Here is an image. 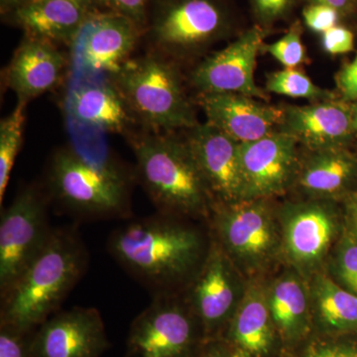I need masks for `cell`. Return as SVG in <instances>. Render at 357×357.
<instances>
[{
	"label": "cell",
	"mask_w": 357,
	"mask_h": 357,
	"mask_svg": "<svg viewBox=\"0 0 357 357\" xmlns=\"http://www.w3.org/2000/svg\"><path fill=\"white\" fill-rule=\"evenodd\" d=\"M107 250L153 296L173 295L178 283L196 278L208 255L196 230L160 213L114 229Z\"/></svg>",
	"instance_id": "obj_1"
},
{
	"label": "cell",
	"mask_w": 357,
	"mask_h": 357,
	"mask_svg": "<svg viewBox=\"0 0 357 357\" xmlns=\"http://www.w3.org/2000/svg\"><path fill=\"white\" fill-rule=\"evenodd\" d=\"M88 265V250L76 227L52 229L43 249L1 297L0 326L29 335L58 312Z\"/></svg>",
	"instance_id": "obj_2"
},
{
	"label": "cell",
	"mask_w": 357,
	"mask_h": 357,
	"mask_svg": "<svg viewBox=\"0 0 357 357\" xmlns=\"http://www.w3.org/2000/svg\"><path fill=\"white\" fill-rule=\"evenodd\" d=\"M130 142L136 176L160 213L199 215L211 208L215 198L185 139L150 131Z\"/></svg>",
	"instance_id": "obj_3"
},
{
	"label": "cell",
	"mask_w": 357,
	"mask_h": 357,
	"mask_svg": "<svg viewBox=\"0 0 357 357\" xmlns=\"http://www.w3.org/2000/svg\"><path fill=\"white\" fill-rule=\"evenodd\" d=\"M136 122L155 132L189 130L199 123L180 73L158 53L129 59L109 77Z\"/></svg>",
	"instance_id": "obj_4"
},
{
	"label": "cell",
	"mask_w": 357,
	"mask_h": 357,
	"mask_svg": "<svg viewBox=\"0 0 357 357\" xmlns=\"http://www.w3.org/2000/svg\"><path fill=\"white\" fill-rule=\"evenodd\" d=\"M238 26L229 0H154L145 31L155 53L185 60L229 38Z\"/></svg>",
	"instance_id": "obj_5"
},
{
	"label": "cell",
	"mask_w": 357,
	"mask_h": 357,
	"mask_svg": "<svg viewBox=\"0 0 357 357\" xmlns=\"http://www.w3.org/2000/svg\"><path fill=\"white\" fill-rule=\"evenodd\" d=\"M131 181L126 169L91 165L72 147L55 152L49 167L54 198L70 213L89 220L130 217Z\"/></svg>",
	"instance_id": "obj_6"
},
{
	"label": "cell",
	"mask_w": 357,
	"mask_h": 357,
	"mask_svg": "<svg viewBox=\"0 0 357 357\" xmlns=\"http://www.w3.org/2000/svg\"><path fill=\"white\" fill-rule=\"evenodd\" d=\"M47 201L36 189L18 192L0 218V298L11 288L43 249L52 232Z\"/></svg>",
	"instance_id": "obj_7"
},
{
	"label": "cell",
	"mask_w": 357,
	"mask_h": 357,
	"mask_svg": "<svg viewBox=\"0 0 357 357\" xmlns=\"http://www.w3.org/2000/svg\"><path fill=\"white\" fill-rule=\"evenodd\" d=\"M142 32L121 14L89 13L70 46L72 77L114 76L131 59Z\"/></svg>",
	"instance_id": "obj_8"
},
{
	"label": "cell",
	"mask_w": 357,
	"mask_h": 357,
	"mask_svg": "<svg viewBox=\"0 0 357 357\" xmlns=\"http://www.w3.org/2000/svg\"><path fill=\"white\" fill-rule=\"evenodd\" d=\"M265 31L260 26H252L239 33L225 48L202 61L191 73L192 86L199 93H241L267 102V93L256 84L255 77Z\"/></svg>",
	"instance_id": "obj_9"
},
{
	"label": "cell",
	"mask_w": 357,
	"mask_h": 357,
	"mask_svg": "<svg viewBox=\"0 0 357 357\" xmlns=\"http://www.w3.org/2000/svg\"><path fill=\"white\" fill-rule=\"evenodd\" d=\"M191 314L173 295L153 296L131 324L128 357H185L194 344Z\"/></svg>",
	"instance_id": "obj_10"
},
{
	"label": "cell",
	"mask_w": 357,
	"mask_h": 357,
	"mask_svg": "<svg viewBox=\"0 0 357 357\" xmlns=\"http://www.w3.org/2000/svg\"><path fill=\"white\" fill-rule=\"evenodd\" d=\"M299 142L275 131L261 139L239 144L244 185L243 199H259L282 194L297 178Z\"/></svg>",
	"instance_id": "obj_11"
},
{
	"label": "cell",
	"mask_w": 357,
	"mask_h": 357,
	"mask_svg": "<svg viewBox=\"0 0 357 357\" xmlns=\"http://www.w3.org/2000/svg\"><path fill=\"white\" fill-rule=\"evenodd\" d=\"M102 314L74 307L52 314L30 338V357H100L109 347Z\"/></svg>",
	"instance_id": "obj_12"
},
{
	"label": "cell",
	"mask_w": 357,
	"mask_h": 357,
	"mask_svg": "<svg viewBox=\"0 0 357 357\" xmlns=\"http://www.w3.org/2000/svg\"><path fill=\"white\" fill-rule=\"evenodd\" d=\"M185 141L202 175L220 204L241 201L244 197L239 144L210 122L189 129Z\"/></svg>",
	"instance_id": "obj_13"
},
{
	"label": "cell",
	"mask_w": 357,
	"mask_h": 357,
	"mask_svg": "<svg viewBox=\"0 0 357 357\" xmlns=\"http://www.w3.org/2000/svg\"><path fill=\"white\" fill-rule=\"evenodd\" d=\"M64 105L72 123L96 132L124 133L136 122L107 77H72Z\"/></svg>",
	"instance_id": "obj_14"
},
{
	"label": "cell",
	"mask_w": 357,
	"mask_h": 357,
	"mask_svg": "<svg viewBox=\"0 0 357 357\" xmlns=\"http://www.w3.org/2000/svg\"><path fill=\"white\" fill-rule=\"evenodd\" d=\"M234 93H199L197 102L206 121L239 143L261 139L278 131L283 107Z\"/></svg>",
	"instance_id": "obj_15"
},
{
	"label": "cell",
	"mask_w": 357,
	"mask_h": 357,
	"mask_svg": "<svg viewBox=\"0 0 357 357\" xmlns=\"http://www.w3.org/2000/svg\"><path fill=\"white\" fill-rule=\"evenodd\" d=\"M215 215L218 234L231 255L253 261L262 259L273 248V225L259 199L218 204Z\"/></svg>",
	"instance_id": "obj_16"
},
{
	"label": "cell",
	"mask_w": 357,
	"mask_h": 357,
	"mask_svg": "<svg viewBox=\"0 0 357 357\" xmlns=\"http://www.w3.org/2000/svg\"><path fill=\"white\" fill-rule=\"evenodd\" d=\"M278 131L293 136L309 150L344 147L351 139V103L326 100L283 107Z\"/></svg>",
	"instance_id": "obj_17"
},
{
	"label": "cell",
	"mask_w": 357,
	"mask_h": 357,
	"mask_svg": "<svg viewBox=\"0 0 357 357\" xmlns=\"http://www.w3.org/2000/svg\"><path fill=\"white\" fill-rule=\"evenodd\" d=\"M69 61L57 45L25 36L4 70V81L18 100L28 103L60 84Z\"/></svg>",
	"instance_id": "obj_18"
},
{
	"label": "cell",
	"mask_w": 357,
	"mask_h": 357,
	"mask_svg": "<svg viewBox=\"0 0 357 357\" xmlns=\"http://www.w3.org/2000/svg\"><path fill=\"white\" fill-rule=\"evenodd\" d=\"M89 13L74 0H32L4 15L25 36L70 46Z\"/></svg>",
	"instance_id": "obj_19"
},
{
	"label": "cell",
	"mask_w": 357,
	"mask_h": 357,
	"mask_svg": "<svg viewBox=\"0 0 357 357\" xmlns=\"http://www.w3.org/2000/svg\"><path fill=\"white\" fill-rule=\"evenodd\" d=\"M230 270L223 251L213 248L192 281V311L208 331L222 325L234 307L236 288Z\"/></svg>",
	"instance_id": "obj_20"
},
{
	"label": "cell",
	"mask_w": 357,
	"mask_h": 357,
	"mask_svg": "<svg viewBox=\"0 0 357 357\" xmlns=\"http://www.w3.org/2000/svg\"><path fill=\"white\" fill-rule=\"evenodd\" d=\"M335 220L324 204H303L289 213L285 246L294 262L312 265L328 250L335 234Z\"/></svg>",
	"instance_id": "obj_21"
},
{
	"label": "cell",
	"mask_w": 357,
	"mask_h": 357,
	"mask_svg": "<svg viewBox=\"0 0 357 357\" xmlns=\"http://www.w3.org/2000/svg\"><path fill=\"white\" fill-rule=\"evenodd\" d=\"M297 181L307 194L331 197L345 191L357 176V161L344 147L310 150Z\"/></svg>",
	"instance_id": "obj_22"
},
{
	"label": "cell",
	"mask_w": 357,
	"mask_h": 357,
	"mask_svg": "<svg viewBox=\"0 0 357 357\" xmlns=\"http://www.w3.org/2000/svg\"><path fill=\"white\" fill-rule=\"evenodd\" d=\"M271 314L260 291H249L237 309L230 335L239 347L252 356H265L272 345Z\"/></svg>",
	"instance_id": "obj_23"
},
{
	"label": "cell",
	"mask_w": 357,
	"mask_h": 357,
	"mask_svg": "<svg viewBox=\"0 0 357 357\" xmlns=\"http://www.w3.org/2000/svg\"><path fill=\"white\" fill-rule=\"evenodd\" d=\"M270 314L277 328L288 337L298 335L307 319V301L302 283L294 277L281 279L270 294Z\"/></svg>",
	"instance_id": "obj_24"
},
{
	"label": "cell",
	"mask_w": 357,
	"mask_h": 357,
	"mask_svg": "<svg viewBox=\"0 0 357 357\" xmlns=\"http://www.w3.org/2000/svg\"><path fill=\"white\" fill-rule=\"evenodd\" d=\"M317 309L321 321L333 330L347 331L357 326V295L344 290L325 276L314 285Z\"/></svg>",
	"instance_id": "obj_25"
},
{
	"label": "cell",
	"mask_w": 357,
	"mask_h": 357,
	"mask_svg": "<svg viewBox=\"0 0 357 357\" xmlns=\"http://www.w3.org/2000/svg\"><path fill=\"white\" fill-rule=\"evenodd\" d=\"M27 102L18 100L15 109L0 122V204L2 206L7 184L16 157L22 144Z\"/></svg>",
	"instance_id": "obj_26"
},
{
	"label": "cell",
	"mask_w": 357,
	"mask_h": 357,
	"mask_svg": "<svg viewBox=\"0 0 357 357\" xmlns=\"http://www.w3.org/2000/svg\"><path fill=\"white\" fill-rule=\"evenodd\" d=\"M266 89L270 93L289 98H304L312 102L335 100L333 93L319 88L304 72L296 68H285L268 75Z\"/></svg>",
	"instance_id": "obj_27"
},
{
	"label": "cell",
	"mask_w": 357,
	"mask_h": 357,
	"mask_svg": "<svg viewBox=\"0 0 357 357\" xmlns=\"http://www.w3.org/2000/svg\"><path fill=\"white\" fill-rule=\"evenodd\" d=\"M303 26L299 20L289 28L288 32L274 43L264 45L263 49L285 68H297L307 62L306 49L302 42Z\"/></svg>",
	"instance_id": "obj_28"
},
{
	"label": "cell",
	"mask_w": 357,
	"mask_h": 357,
	"mask_svg": "<svg viewBox=\"0 0 357 357\" xmlns=\"http://www.w3.org/2000/svg\"><path fill=\"white\" fill-rule=\"evenodd\" d=\"M256 22L267 29L277 21L287 17L298 0H249Z\"/></svg>",
	"instance_id": "obj_29"
},
{
	"label": "cell",
	"mask_w": 357,
	"mask_h": 357,
	"mask_svg": "<svg viewBox=\"0 0 357 357\" xmlns=\"http://www.w3.org/2000/svg\"><path fill=\"white\" fill-rule=\"evenodd\" d=\"M98 10L126 16L145 31L149 20V0H98Z\"/></svg>",
	"instance_id": "obj_30"
},
{
	"label": "cell",
	"mask_w": 357,
	"mask_h": 357,
	"mask_svg": "<svg viewBox=\"0 0 357 357\" xmlns=\"http://www.w3.org/2000/svg\"><path fill=\"white\" fill-rule=\"evenodd\" d=\"M305 25L312 31L323 34L342 21V16L332 7L321 4H307L302 11Z\"/></svg>",
	"instance_id": "obj_31"
},
{
	"label": "cell",
	"mask_w": 357,
	"mask_h": 357,
	"mask_svg": "<svg viewBox=\"0 0 357 357\" xmlns=\"http://www.w3.org/2000/svg\"><path fill=\"white\" fill-rule=\"evenodd\" d=\"M340 280L349 291L357 295V241L345 239L337 256Z\"/></svg>",
	"instance_id": "obj_32"
},
{
	"label": "cell",
	"mask_w": 357,
	"mask_h": 357,
	"mask_svg": "<svg viewBox=\"0 0 357 357\" xmlns=\"http://www.w3.org/2000/svg\"><path fill=\"white\" fill-rule=\"evenodd\" d=\"M321 46L331 55L349 53L354 48V33L344 26H335L321 34Z\"/></svg>",
	"instance_id": "obj_33"
},
{
	"label": "cell",
	"mask_w": 357,
	"mask_h": 357,
	"mask_svg": "<svg viewBox=\"0 0 357 357\" xmlns=\"http://www.w3.org/2000/svg\"><path fill=\"white\" fill-rule=\"evenodd\" d=\"M26 333L0 326V357H30L29 342Z\"/></svg>",
	"instance_id": "obj_34"
},
{
	"label": "cell",
	"mask_w": 357,
	"mask_h": 357,
	"mask_svg": "<svg viewBox=\"0 0 357 357\" xmlns=\"http://www.w3.org/2000/svg\"><path fill=\"white\" fill-rule=\"evenodd\" d=\"M335 82L342 100L354 102L357 100V55L349 64L345 65L335 76Z\"/></svg>",
	"instance_id": "obj_35"
},
{
	"label": "cell",
	"mask_w": 357,
	"mask_h": 357,
	"mask_svg": "<svg viewBox=\"0 0 357 357\" xmlns=\"http://www.w3.org/2000/svg\"><path fill=\"white\" fill-rule=\"evenodd\" d=\"M303 357H357V351L344 345L323 344L314 345Z\"/></svg>",
	"instance_id": "obj_36"
},
{
	"label": "cell",
	"mask_w": 357,
	"mask_h": 357,
	"mask_svg": "<svg viewBox=\"0 0 357 357\" xmlns=\"http://www.w3.org/2000/svg\"><path fill=\"white\" fill-rule=\"evenodd\" d=\"M305 6L307 4H321L332 7L342 16V20H349L357 15V0H298Z\"/></svg>",
	"instance_id": "obj_37"
},
{
	"label": "cell",
	"mask_w": 357,
	"mask_h": 357,
	"mask_svg": "<svg viewBox=\"0 0 357 357\" xmlns=\"http://www.w3.org/2000/svg\"><path fill=\"white\" fill-rule=\"evenodd\" d=\"M32 0H0L1 4V13L6 14L8 11L13 10L16 7L23 6V4L28 3Z\"/></svg>",
	"instance_id": "obj_38"
},
{
	"label": "cell",
	"mask_w": 357,
	"mask_h": 357,
	"mask_svg": "<svg viewBox=\"0 0 357 357\" xmlns=\"http://www.w3.org/2000/svg\"><path fill=\"white\" fill-rule=\"evenodd\" d=\"M75 2L79 3V6H83L84 8L88 9L89 11H100L98 10V0H74Z\"/></svg>",
	"instance_id": "obj_39"
},
{
	"label": "cell",
	"mask_w": 357,
	"mask_h": 357,
	"mask_svg": "<svg viewBox=\"0 0 357 357\" xmlns=\"http://www.w3.org/2000/svg\"><path fill=\"white\" fill-rule=\"evenodd\" d=\"M349 217L357 234V198L352 199L351 203L349 204Z\"/></svg>",
	"instance_id": "obj_40"
},
{
	"label": "cell",
	"mask_w": 357,
	"mask_h": 357,
	"mask_svg": "<svg viewBox=\"0 0 357 357\" xmlns=\"http://www.w3.org/2000/svg\"><path fill=\"white\" fill-rule=\"evenodd\" d=\"M351 128L354 133L357 132V100L351 103Z\"/></svg>",
	"instance_id": "obj_41"
},
{
	"label": "cell",
	"mask_w": 357,
	"mask_h": 357,
	"mask_svg": "<svg viewBox=\"0 0 357 357\" xmlns=\"http://www.w3.org/2000/svg\"><path fill=\"white\" fill-rule=\"evenodd\" d=\"M201 357H225L223 356L222 352L217 351V349H211V351L206 352V354H204L203 356Z\"/></svg>",
	"instance_id": "obj_42"
}]
</instances>
